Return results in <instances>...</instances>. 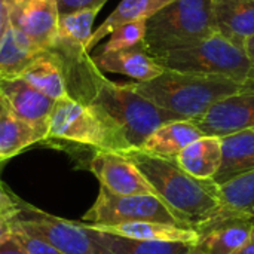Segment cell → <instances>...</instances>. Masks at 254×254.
Masks as SVG:
<instances>
[{
  "instance_id": "obj_23",
  "label": "cell",
  "mask_w": 254,
  "mask_h": 254,
  "mask_svg": "<svg viewBox=\"0 0 254 254\" xmlns=\"http://www.w3.org/2000/svg\"><path fill=\"white\" fill-rule=\"evenodd\" d=\"M21 77L54 101L68 95L63 64L52 51L30 65Z\"/></svg>"
},
{
  "instance_id": "obj_36",
  "label": "cell",
  "mask_w": 254,
  "mask_h": 254,
  "mask_svg": "<svg viewBox=\"0 0 254 254\" xmlns=\"http://www.w3.org/2000/svg\"><path fill=\"white\" fill-rule=\"evenodd\" d=\"M30 1H34V0H6V3L9 6H15V4H25V3H30Z\"/></svg>"
},
{
  "instance_id": "obj_16",
  "label": "cell",
  "mask_w": 254,
  "mask_h": 254,
  "mask_svg": "<svg viewBox=\"0 0 254 254\" xmlns=\"http://www.w3.org/2000/svg\"><path fill=\"white\" fill-rule=\"evenodd\" d=\"M89 226L103 232H109L132 240H140V241L171 243V244H186V246H195L198 241V232L192 228H182V226L158 223V222H132V223H121L112 226H103V225H89Z\"/></svg>"
},
{
  "instance_id": "obj_35",
  "label": "cell",
  "mask_w": 254,
  "mask_h": 254,
  "mask_svg": "<svg viewBox=\"0 0 254 254\" xmlns=\"http://www.w3.org/2000/svg\"><path fill=\"white\" fill-rule=\"evenodd\" d=\"M244 89H254V73L250 74V77H249L247 82L244 83Z\"/></svg>"
},
{
  "instance_id": "obj_4",
  "label": "cell",
  "mask_w": 254,
  "mask_h": 254,
  "mask_svg": "<svg viewBox=\"0 0 254 254\" xmlns=\"http://www.w3.org/2000/svg\"><path fill=\"white\" fill-rule=\"evenodd\" d=\"M48 138L89 146L95 152L107 150L121 153L131 149L121 129L101 109L80 103L70 95L54 103L49 116Z\"/></svg>"
},
{
  "instance_id": "obj_7",
  "label": "cell",
  "mask_w": 254,
  "mask_h": 254,
  "mask_svg": "<svg viewBox=\"0 0 254 254\" xmlns=\"http://www.w3.org/2000/svg\"><path fill=\"white\" fill-rule=\"evenodd\" d=\"M13 223L25 232L42 238L63 254H94L92 243L85 226L51 216L18 198Z\"/></svg>"
},
{
  "instance_id": "obj_11",
  "label": "cell",
  "mask_w": 254,
  "mask_h": 254,
  "mask_svg": "<svg viewBox=\"0 0 254 254\" xmlns=\"http://www.w3.org/2000/svg\"><path fill=\"white\" fill-rule=\"evenodd\" d=\"M0 97L19 119L30 124L48 138L49 116L54 109V100L39 92L22 77L0 79Z\"/></svg>"
},
{
  "instance_id": "obj_5",
  "label": "cell",
  "mask_w": 254,
  "mask_h": 254,
  "mask_svg": "<svg viewBox=\"0 0 254 254\" xmlns=\"http://www.w3.org/2000/svg\"><path fill=\"white\" fill-rule=\"evenodd\" d=\"M155 60L164 68L225 76L243 85L252 73V63L246 49L219 33H214L196 45L167 52Z\"/></svg>"
},
{
  "instance_id": "obj_28",
  "label": "cell",
  "mask_w": 254,
  "mask_h": 254,
  "mask_svg": "<svg viewBox=\"0 0 254 254\" xmlns=\"http://www.w3.org/2000/svg\"><path fill=\"white\" fill-rule=\"evenodd\" d=\"M109 0H55L58 15H68L88 9H101Z\"/></svg>"
},
{
  "instance_id": "obj_3",
  "label": "cell",
  "mask_w": 254,
  "mask_h": 254,
  "mask_svg": "<svg viewBox=\"0 0 254 254\" xmlns=\"http://www.w3.org/2000/svg\"><path fill=\"white\" fill-rule=\"evenodd\" d=\"M214 33L213 0H173L146 21L143 46L158 58L196 45Z\"/></svg>"
},
{
  "instance_id": "obj_29",
  "label": "cell",
  "mask_w": 254,
  "mask_h": 254,
  "mask_svg": "<svg viewBox=\"0 0 254 254\" xmlns=\"http://www.w3.org/2000/svg\"><path fill=\"white\" fill-rule=\"evenodd\" d=\"M18 211V198L9 193L0 183V214H13Z\"/></svg>"
},
{
  "instance_id": "obj_21",
  "label": "cell",
  "mask_w": 254,
  "mask_h": 254,
  "mask_svg": "<svg viewBox=\"0 0 254 254\" xmlns=\"http://www.w3.org/2000/svg\"><path fill=\"white\" fill-rule=\"evenodd\" d=\"M43 140H46L45 135L19 119L0 97V161H6Z\"/></svg>"
},
{
  "instance_id": "obj_8",
  "label": "cell",
  "mask_w": 254,
  "mask_h": 254,
  "mask_svg": "<svg viewBox=\"0 0 254 254\" xmlns=\"http://www.w3.org/2000/svg\"><path fill=\"white\" fill-rule=\"evenodd\" d=\"M254 214H231L219 211L195 231L198 241L192 246L199 254H234L250 237Z\"/></svg>"
},
{
  "instance_id": "obj_37",
  "label": "cell",
  "mask_w": 254,
  "mask_h": 254,
  "mask_svg": "<svg viewBox=\"0 0 254 254\" xmlns=\"http://www.w3.org/2000/svg\"><path fill=\"white\" fill-rule=\"evenodd\" d=\"M188 254H199V253H198V252H196V250H195L193 247H190V250L188 252Z\"/></svg>"
},
{
  "instance_id": "obj_25",
  "label": "cell",
  "mask_w": 254,
  "mask_h": 254,
  "mask_svg": "<svg viewBox=\"0 0 254 254\" xmlns=\"http://www.w3.org/2000/svg\"><path fill=\"white\" fill-rule=\"evenodd\" d=\"M98 12L100 9H88L68 15H61L58 18L55 45L85 49L92 36V24Z\"/></svg>"
},
{
  "instance_id": "obj_6",
  "label": "cell",
  "mask_w": 254,
  "mask_h": 254,
  "mask_svg": "<svg viewBox=\"0 0 254 254\" xmlns=\"http://www.w3.org/2000/svg\"><path fill=\"white\" fill-rule=\"evenodd\" d=\"M80 222L103 226L132 222H158L188 228L156 195L124 196L110 192L104 186H100V192L94 205L88 210Z\"/></svg>"
},
{
  "instance_id": "obj_19",
  "label": "cell",
  "mask_w": 254,
  "mask_h": 254,
  "mask_svg": "<svg viewBox=\"0 0 254 254\" xmlns=\"http://www.w3.org/2000/svg\"><path fill=\"white\" fill-rule=\"evenodd\" d=\"M202 135L204 134L193 124V121H188V119L170 121L161 125L158 129H155L147 137V140L141 144L140 149L143 152L156 156L176 159V156L185 147H188L190 143H193Z\"/></svg>"
},
{
  "instance_id": "obj_14",
  "label": "cell",
  "mask_w": 254,
  "mask_h": 254,
  "mask_svg": "<svg viewBox=\"0 0 254 254\" xmlns=\"http://www.w3.org/2000/svg\"><path fill=\"white\" fill-rule=\"evenodd\" d=\"M216 33L244 48L254 37V0H213Z\"/></svg>"
},
{
  "instance_id": "obj_27",
  "label": "cell",
  "mask_w": 254,
  "mask_h": 254,
  "mask_svg": "<svg viewBox=\"0 0 254 254\" xmlns=\"http://www.w3.org/2000/svg\"><path fill=\"white\" fill-rule=\"evenodd\" d=\"M12 235L22 246L25 254H63L60 250H57L54 246H51L49 243L43 241L42 238L34 237V235L25 232L24 229L18 228L13 223V219H12Z\"/></svg>"
},
{
  "instance_id": "obj_13",
  "label": "cell",
  "mask_w": 254,
  "mask_h": 254,
  "mask_svg": "<svg viewBox=\"0 0 254 254\" xmlns=\"http://www.w3.org/2000/svg\"><path fill=\"white\" fill-rule=\"evenodd\" d=\"M91 60L100 71L124 74L135 82L152 80L165 70L143 45L112 52L100 51L97 55L91 57Z\"/></svg>"
},
{
  "instance_id": "obj_26",
  "label": "cell",
  "mask_w": 254,
  "mask_h": 254,
  "mask_svg": "<svg viewBox=\"0 0 254 254\" xmlns=\"http://www.w3.org/2000/svg\"><path fill=\"white\" fill-rule=\"evenodd\" d=\"M107 43L103 46V52H112V51H121V49H129L134 46H140L144 42L146 36V21H134L124 24L118 28H115L109 34Z\"/></svg>"
},
{
  "instance_id": "obj_38",
  "label": "cell",
  "mask_w": 254,
  "mask_h": 254,
  "mask_svg": "<svg viewBox=\"0 0 254 254\" xmlns=\"http://www.w3.org/2000/svg\"><path fill=\"white\" fill-rule=\"evenodd\" d=\"M253 129H254V128H253Z\"/></svg>"
},
{
  "instance_id": "obj_12",
  "label": "cell",
  "mask_w": 254,
  "mask_h": 254,
  "mask_svg": "<svg viewBox=\"0 0 254 254\" xmlns=\"http://www.w3.org/2000/svg\"><path fill=\"white\" fill-rule=\"evenodd\" d=\"M58 18L55 0H34L9 6V24L46 51L55 45Z\"/></svg>"
},
{
  "instance_id": "obj_31",
  "label": "cell",
  "mask_w": 254,
  "mask_h": 254,
  "mask_svg": "<svg viewBox=\"0 0 254 254\" xmlns=\"http://www.w3.org/2000/svg\"><path fill=\"white\" fill-rule=\"evenodd\" d=\"M0 254H25V252L18 240L12 235L9 240L0 244Z\"/></svg>"
},
{
  "instance_id": "obj_24",
  "label": "cell",
  "mask_w": 254,
  "mask_h": 254,
  "mask_svg": "<svg viewBox=\"0 0 254 254\" xmlns=\"http://www.w3.org/2000/svg\"><path fill=\"white\" fill-rule=\"evenodd\" d=\"M220 211L254 214V170L219 185Z\"/></svg>"
},
{
  "instance_id": "obj_18",
  "label": "cell",
  "mask_w": 254,
  "mask_h": 254,
  "mask_svg": "<svg viewBox=\"0 0 254 254\" xmlns=\"http://www.w3.org/2000/svg\"><path fill=\"white\" fill-rule=\"evenodd\" d=\"M177 165L199 180L214 179L222 165V138L202 135L176 156Z\"/></svg>"
},
{
  "instance_id": "obj_9",
  "label": "cell",
  "mask_w": 254,
  "mask_h": 254,
  "mask_svg": "<svg viewBox=\"0 0 254 254\" xmlns=\"http://www.w3.org/2000/svg\"><path fill=\"white\" fill-rule=\"evenodd\" d=\"M193 124L204 135L225 137L254 128V89H243L217 101Z\"/></svg>"
},
{
  "instance_id": "obj_20",
  "label": "cell",
  "mask_w": 254,
  "mask_h": 254,
  "mask_svg": "<svg viewBox=\"0 0 254 254\" xmlns=\"http://www.w3.org/2000/svg\"><path fill=\"white\" fill-rule=\"evenodd\" d=\"M222 138V165L214 182L222 185L254 170V129H244Z\"/></svg>"
},
{
  "instance_id": "obj_2",
  "label": "cell",
  "mask_w": 254,
  "mask_h": 254,
  "mask_svg": "<svg viewBox=\"0 0 254 254\" xmlns=\"http://www.w3.org/2000/svg\"><path fill=\"white\" fill-rule=\"evenodd\" d=\"M131 86L158 107L188 121L201 118L217 101L244 89L241 82L225 76L170 68L152 80L132 82Z\"/></svg>"
},
{
  "instance_id": "obj_17",
  "label": "cell",
  "mask_w": 254,
  "mask_h": 254,
  "mask_svg": "<svg viewBox=\"0 0 254 254\" xmlns=\"http://www.w3.org/2000/svg\"><path fill=\"white\" fill-rule=\"evenodd\" d=\"M82 223V222H80ZM92 243L94 254H188L192 246L132 240L94 229L82 223Z\"/></svg>"
},
{
  "instance_id": "obj_32",
  "label": "cell",
  "mask_w": 254,
  "mask_h": 254,
  "mask_svg": "<svg viewBox=\"0 0 254 254\" xmlns=\"http://www.w3.org/2000/svg\"><path fill=\"white\" fill-rule=\"evenodd\" d=\"M9 27V4L6 0H0V42Z\"/></svg>"
},
{
  "instance_id": "obj_15",
  "label": "cell",
  "mask_w": 254,
  "mask_h": 254,
  "mask_svg": "<svg viewBox=\"0 0 254 254\" xmlns=\"http://www.w3.org/2000/svg\"><path fill=\"white\" fill-rule=\"evenodd\" d=\"M48 52L9 24L0 42V79L21 77L30 65Z\"/></svg>"
},
{
  "instance_id": "obj_10",
  "label": "cell",
  "mask_w": 254,
  "mask_h": 254,
  "mask_svg": "<svg viewBox=\"0 0 254 254\" xmlns=\"http://www.w3.org/2000/svg\"><path fill=\"white\" fill-rule=\"evenodd\" d=\"M89 170L101 186L116 195H156L135 164L122 153L97 150L89 162Z\"/></svg>"
},
{
  "instance_id": "obj_34",
  "label": "cell",
  "mask_w": 254,
  "mask_h": 254,
  "mask_svg": "<svg viewBox=\"0 0 254 254\" xmlns=\"http://www.w3.org/2000/svg\"><path fill=\"white\" fill-rule=\"evenodd\" d=\"M244 49H246V54H247L250 63H252V73H254V37H252L250 40H247ZM252 73H250V74H252ZM249 77H250V76H249Z\"/></svg>"
},
{
  "instance_id": "obj_30",
  "label": "cell",
  "mask_w": 254,
  "mask_h": 254,
  "mask_svg": "<svg viewBox=\"0 0 254 254\" xmlns=\"http://www.w3.org/2000/svg\"><path fill=\"white\" fill-rule=\"evenodd\" d=\"M16 213L13 214H1L0 216V244L4 243L12 237V219Z\"/></svg>"
},
{
  "instance_id": "obj_22",
  "label": "cell",
  "mask_w": 254,
  "mask_h": 254,
  "mask_svg": "<svg viewBox=\"0 0 254 254\" xmlns=\"http://www.w3.org/2000/svg\"><path fill=\"white\" fill-rule=\"evenodd\" d=\"M171 1L173 0H122L116 9L101 22V25L92 31L85 52L89 54L100 43V40L110 34L115 28L134 21H147L152 15Z\"/></svg>"
},
{
  "instance_id": "obj_1",
  "label": "cell",
  "mask_w": 254,
  "mask_h": 254,
  "mask_svg": "<svg viewBox=\"0 0 254 254\" xmlns=\"http://www.w3.org/2000/svg\"><path fill=\"white\" fill-rule=\"evenodd\" d=\"M131 159L153 188L156 196L188 228H198L220 211L219 185L185 173L171 158L156 156L141 149L121 152Z\"/></svg>"
},
{
  "instance_id": "obj_33",
  "label": "cell",
  "mask_w": 254,
  "mask_h": 254,
  "mask_svg": "<svg viewBox=\"0 0 254 254\" xmlns=\"http://www.w3.org/2000/svg\"><path fill=\"white\" fill-rule=\"evenodd\" d=\"M234 254H254V226L250 232V237L247 238V241Z\"/></svg>"
}]
</instances>
